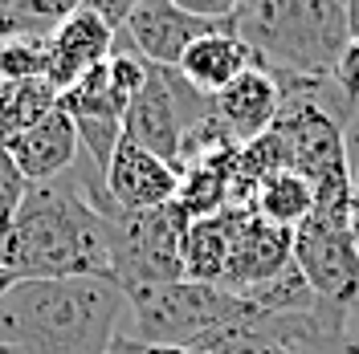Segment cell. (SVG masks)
Listing matches in <instances>:
<instances>
[{
  "instance_id": "obj_3",
  "label": "cell",
  "mask_w": 359,
  "mask_h": 354,
  "mask_svg": "<svg viewBox=\"0 0 359 354\" xmlns=\"http://www.w3.org/2000/svg\"><path fill=\"white\" fill-rule=\"evenodd\" d=\"M233 33L257 49L266 69L331 78L351 41L347 0H262L233 17Z\"/></svg>"
},
{
  "instance_id": "obj_4",
  "label": "cell",
  "mask_w": 359,
  "mask_h": 354,
  "mask_svg": "<svg viewBox=\"0 0 359 354\" xmlns=\"http://www.w3.org/2000/svg\"><path fill=\"white\" fill-rule=\"evenodd\" d=\"M127 306L135 310V342L143 346H201L221 330L245 334L257 313V306L241 293L196 281L131 289Z\"/></svg>"
},
{
  "instance_id": "obj_35",
  "label": "cell",
  "mask_w": 359,
  "mask_h": 354,
  "mask_svg": "<svg viewBox=\"0 0 359 354\" xmlns=\"http://www.w3.org/2000/svg\"><path fill=\"white\" fill-rule=\"evenodd\" d=\"M351 310H355V313H359V302H355V306H351Z\"/></svg>"
},
{
  "instance_id": "obj_32",
  "label": "cell",
  "mask_w": 359,
  "mask_h": 354,
  "mask_svg": "<svg viewBox=\"0 0 359 354\" xmlns=\"http://www.w3.org/2000/svg\"><path fill=\"white\" fill-rule=\"evenodd\" d=\"M351 192H355V199H359V163H351Z\"/></svg>"
},
{
  "instance_id": "obj_20",
  "label": "cell",
  "mask_w": 359,
  "mask_h": 354,
  "mask_svg": "<svg viewBox=\"0 0 359 354\" xmlns=\"http://www.w3.org/2000/svg\"><path fill=\"white\" fill-rule=\"evenodd\" d=\"M25 78H45V37L0 45V82H25Z\"/></svg>"
},
{
  "instance_id": "obj_31",
  "label": "cell",
  "mask_w": 359,
  "mask_h": 354,
  "mask_svg": "<svg viewBox=\"0 0 359 354\" xmlns=\"http://www.w3.org/2000/svg\"><path fill=\"white\" fill-rule=\"evenodd\" d=\"M347 228H351V236H355V244H359V199L351 204V212H347Z\"/></svg>"
},
{
  "instance_id": "obj_18",
  "label": "cell",
  "mask_w": 359,
  "mask_h": 354,
  "mask_svg": "<svg viewBox=\"0 0 359 354\" xmlns=\"http://www.w3.org/2000/svg\"><path fill=\"white\" fill-rule=\"evenodd\" d=\"M57 106V90L45 78H25V82H0V143L13 134L29 131L37 118Z\"/></svg>"
},
{
  "instance_id": "obj_25",
  "label": "cell",
  "mask_w": 359,
  "mask_h": 354,
  "mask_svg": "<svg viewBox=\"0 0 359 354\" xmlns=\"http://www.w3.org/2000/svg\"><path fill=\"white\" fill-rule=\"evenodd\" d=\"M184 13H196V17H208V21H229L241 13V0H172Z\"/></svg>"
},
{
  "instance_id": "obj_15",
  "label": "cell",
  "mask_w": 359,
  "mask_h": 354,
  "mask_svg": "<svg viewBox=\"0 0 359 354\" xmlns=\"http://www.w3.org/2000/svg\"><path fill=\"white\" fill-rule=\"evenodd\" d=\"M253 66H262L257 49H253L245 37H237L233 29H217V33H208V37H201V41L192 45L176 69L201 90V94L212 98V94H221L224 86H233V82Z\"/></svg>"
},
{
  "instance_id": "obj_34",
  "label": "cell",
  "mask_w": 359,
  "mask_h": 354,
  "mask_svg": "<svg viewBox=\"0 0 359 354\" xmlns=\"http://www.w3.org/2000/svg\"><path fill=\"white\" fill-rule=\"evenodd\" d=\"M0 354H17V351H8V346H0Z\"/></svg>"
},
{
  "instance_id": "obj_6",
  "label": "cell",
  "mask_w": 359,
  "mask_h": 354,
  "mask_svg": "<svg viewBox=\"0 0 359 354\" xmlns=\"http://www.w3.org/2000/svg\"><path fill=\"white\" fill-rule=\"evenodd\" d=\"M212 114V98L201 94L180 69L151 66L147 62V82L131 98V106L123 114V134L139 143L143 151L168 159L180 171V147L184 134L192 131L201 118Z\"/></svg>"
},
{
  "instance_id": "obj_29",
  "label": "cell",
  "mask_w": 359,
  "mask_h": 354,
  "mask_svg": "<svg viewBox=\"0 0 359 354\" xmlns=\"http://www.w3.org/2000/svg\"><path fill=\"white\" fill-rule=\"evenodd\" d=\"M339 354H359V326H351V330H347V338H343Z\"/></svg>"
},
{
  "instance_id": "obj_9",
  "label": "cell",
  "mask_w": 359,
  "mask_h": 354,
  "mask_svg": "<svg viewBox=\"0 0 359 354\" xmlns=\"http://www.w3.org/2000/svg\"><path fill=\"white\" fill-rule=\"evenodd\" d=\"M57 106L74 118L78 143L86 147L90 163L102 176L111 155H114V147H118V139H123V114H127V98L114 90L107 62L94 66L86 78H78L69 90H62L57 94Z\"/></svg>"
},
{
  "instance_id": "obj_5",
  "label": "cell",
  "mask_w": 359,
  "mask_h": 354,
  "mask_svg": "<svg viewBox=\"0 0 359 354\" xmlns=\"http://www.w3.org/2000/svg\"><path fill=\"white\" fill-rule=\"evenodd\" d=\"M192 216L176 199L156 212H123L107 216V244H111V273L123 293L156 289L184 281V236Z\"/></svg>"
},
{
  "instance_id": "obj_36",
  "label": "cell",
  "mask_w": 359,
  "mask_h": 354,
  "mask_svg": "<svg viewBox=\"0 0 359 354\" xmlns=\"http://www.w3.org/2000/svg\"><path fill=\"white\" fill-rule=\"evenodd\" d=\"M8 4H17V0H8Z\"/></svg>"
},
{
  "instance_id": "obj_27",
  "label": "cell",
  "mask_w": 359,
  "mask_h": 354,
  "mask_svg": "<svg viewBox=\"0 0 359 354\" xmlns=\"http://www.w3.org/2000/svg\"><path fill=\"white\" fill-rule=\"evenodd\" d=\"M347 33L351 41H359V0H347Z\"/></svg>"
},
{
  "instance_id": "obj_8",
  "label": "cell",
  "mask_w": 359,
  "mask_h": 354,
  "mask_svg": "<svg viewBox=\"0 0 359 354\" xmlns=\"http://www.w3.org/2000/svg\"><path fill=\"white\" fill-rule=\"evenodd\" d=\"M229 212V265H224V289L245 293L278 277L294 265V228L262 220L253 208H224Z\"/></svg>"
},
{
  "instance_id": "obj_16",
  "label": "cell",
  "mask_w": 359,
  "mask_h": 354,
  "mask_svg": "<svg viewBox=\"0 0 359 354\" xmlns=\"http://www.w3.org/2000/svg\"><path fill=\"white\" fill-rule=\"evenodd\" d=\"M224 265H229V212L192 220L184 236V281L224 289Z\"/></svg>"
},
{
  "instance_id": "obj_19",
  "label": "cell",
  "mask_w": 359,
  "mask_h": 354,
  "mask_svg": "<svg viewBox=\"0 0 359 354\" xmlns=\"http://www.w3.org/2000/svg\"><path fill=\"white\" fill-rule=\"evenodd\" d=\"M241 297L253 302L257 310H266V313H298V310H311V306L323 302V297L306 285V277L298 273V265L282 269L278 277H269V281H262V285L245 289Z\"/></svg>"
},
{
  "instance_id": "obj_33",
  "label": "cell",
  "mask_w": 359,
  "mask_h": 354,
  "mask_svg": "<svg viewBox=\"0 0 359 354\" xmlns=\"http://www.w3.org/2000/svg\"><path fill=\"white\" fill-rule=\"evenodd\" d=\"M253 4H262V0H241V13H245V8H253Z\"/></svg>"
},
{
  "instance_id": "obj_30",
  "label": "cell",
  "mask_w": 359,
  "mask_h": 354,
  "mask_svg": "<svg viewBox=\"0 0 359 354\" xmlns=\"http://www.w3.org/2000/svg\"><path fill=\"white\" fill-rule=\"evenodd\" d=\"M17 281H21V277H17V273H13V269H8V265H0V297H4V293H8V289L17 285Z\"/></svg>"
},
{
  "instance_id": "obj_26",
  "label": "cell",
  "mask_w": 359,
  "mask_h": 354,
  "mask_svg": "<svg viewBox=\"0 0 359 354\" xmlns=\"http://www.w3.org/2000/svg\"><path fill=\"white\" fill-rule=\"evenodd\" d=\"M139 4H143V0H86L90 13H98V17H102V21H107V24L114 29V33H118V29L127 24V17H131Z\"/></svg>"
},
{
  "instance_id": "obj_21",
  "label": "cell",
  "mask_w": 359,
  "mask_h": 354,
  "mask_svg": "<svg viewBox=\"0 0 359 354\" xmlns=\"http://www.w3.org/2000/svg\"><path fill=\"white\" fill-rule=\"evenodd\" d=\"M25 192H29V179H25L21 167L13 163L8 147L0 143V232L8 228V220H13V216H17V208H21Z\"/></svg>"
},
{
  "instance_id": "obj_24",
  "label": "cell",
  "mask_w": 359,
  "mask_h": 354,
  "mask_svg": "<svg viewBox=\"0 0 359 354\" xmlns=\"http://www.w3.org/2000/svg\"><path fill=\"white\" fill-rule=\"evenodd\" d=\"M335 86L351 98L359 106V41H347V49L339 53V62H335Z\"/></svg>"
},
{
  "instance_id": "obj_1",
  "label": "cell",
  "mask_w": 359,
  "mask_h": 354,
  "mask_svg": "<svg viewBox=\"0 0 359 354\" xmlns=\"http://www.w3.org/2000/svg\"><path fill=\"white\" fill-rule=\"evenodd\" d=\"M0 265H8L21 281H62V277L114 281L107 216L90 204L82 176L29 183L17 216L0 232Z\"/></svg>"
},
{
  "instance_id": "obj_28",
  "label": "cell",
  "mask_w": 359,
  "mask_h": 354,
  "mask_svg": "<svg viewBox=\"0 0 359 354\" xmlns=\"http://www.w3.org/2000/svg\"><path fill=\"white\" fill-rule=\"evenodd\" d=\"M147 354H212V351H192V346H147Z\"/></svg>"
},
{
  "instance_id": "obj_10",
  "label": "cell",
  "mask_w": 359,
  "mask_h": 354,
  "mask_svg": "<svg viewBox=\"0 0 359 354\" xmlns=\"http://www.w3.org/2000/svg\"><path fill=\"white\" fill-rule=\"evenodd\" d=\"M217 29H233V24L208 21V17H196V13H184L172 0H143L118 33L131 37V49L143 62L176 69L180 62H184V53L201 41V37L217 33Z\"/></svg>"
},
{
  "instance_id": "obj_12",
  "label": "cell",
  "mask_w": 359,
  "mask_h": 354,
  "mask_svg": "<svg viewBox=\"0 0 359 354\" xmlns=\"http://www.w3.org/2000/svg\"><path fill=\"white\" fill-rule=\"evenodd\" d=\"M114 37L118 33L98 13H90V8L74 13L45 37V82L57 94L69 90L78 78H86L94 66H102L111 57Z\"/></svg>"
},
{
  "instance_id": "obj_13",
  "label": "cell",
  "mask_w": 359,
  "mask_h": 354,
  "mask_svg": "<svg viewBox=\"0 0 359 354\" xmlns=\"http://www.w3.org/2000/svg\"><path fill=\"white\" fill-rule=\"evenodd\" d=\"M8 155L13 163L21 167V176L29 183H49V179L66 176L69 167H74V159H78V127H74V118H69L62 106H53V111L37 118L29 131L13 134L8 143Z\"/></svg>"
},
{
  "instance_id": "obj_23",
  "label": "cell",
  "mask_w": 359,
  "mask_h": 354,
  "mask_svg": "<svg viewBox=\"0 0 359 354\" xmlns=\"http://www.w3.org/2000/svg\"><path fill=\"white\" fill-rule=\"evenodd\" d=\"M17 8H21L25 17L41 21L45 29H57V24L69 21L74 13H82L86 0H17Z\"/></svg>"
},
{
  "instance_id": "obj_11",
  "label": "cell",
  "mask_w": 359,
  "mask_h": 354,
  "mask_svg": "<svg viewBox=\"0 0 359 354\" xmlns=\"http://www.w3.org/2000/svg\"><path fill=\"white\" fill-rule=\"evenodd\" d=\"M102 183H107L111 199L123 212H156V208H168L176 199L180 171L168 159L143 151L139 143H131L123 134L111 163H107V171H102Z\"/></svg>"
},
{
  "instance_id": "obj_14",
  "label": "cell",
  "mask_w": 359,
  "mask_h": 354,
  "mask_svg": "<svg viewBox=\"0 0 359 354\" xmlns=\"http://www.w3.org/2000/svg\"><path fill=\"white\" fill-rule=\"evenodd\" d=\"M282 111V90L273 82V73L266 66L245 69L233 86H224L221 94H212V114L224 131L233 134L241 147L262 139L273 127V118Z\"/></svg>"
},
{
  "instance_id": "obj_22",
  "label": "cell",
  "mask_w": 359,
  "mask_h": 354,
  "mask_svg": "<svg viewBox=\"0 0 359 354\" xmlns=\"http://www.w3.org/2000/svg\"><path fill=\"white\" fill-rule=\"evenodd\" d=\"M49 33H53V29H45L41 21L25 17L17 4L0 0V45H8V41H25V37H49Z\"/></svg>"
},
{
  "instance_id": "obj_17",
  "label": "cell",
  "mask_w": 359,
  "mask_h": 354,
  "mask_svg": "<svg viewBox=\"0 0 359 354\" xmlns=\"http://www.w3.org/2000/svg\"><path fill=\"white\" fill-rule=\"evenodd\" d=\"M262 220L282 224V228H298L314 212V187L306 176H298L290 167H278L269 171L257 192H253V204H249Z\"/></svg>"
},
{
  "instance_id": "obj_7",
  "label": "cell",
  "mask_w": 359,
  "mask_h": 354,
  "mask_svg": "<svg viewBox=\"0 0 359 354\" xmlns=\"http://www.w3.org/2000/svg\"><path fill=\"white\" fill-rule=\"evenodd\" d=\"M294 265L327 306L351 313L359 302V244L347 216L311 212L294 228Z\"/></svg>"
},
{
  "instance_id": "obj_2",
  "label": "cell",
  "mask_w": 359,
  "mask_h": 354,
  "mask_svg": "<svg viewBox=\"0 0 359 354\" xmlns=\"http://www.w3.org/2000/svg\"><path fill=\"white\" fill-rule=\"evenodd\" d=\"M127 293L107 277L17 281L0 297V346L17 354H107Z\"/></svg>"
}]
</instances>
